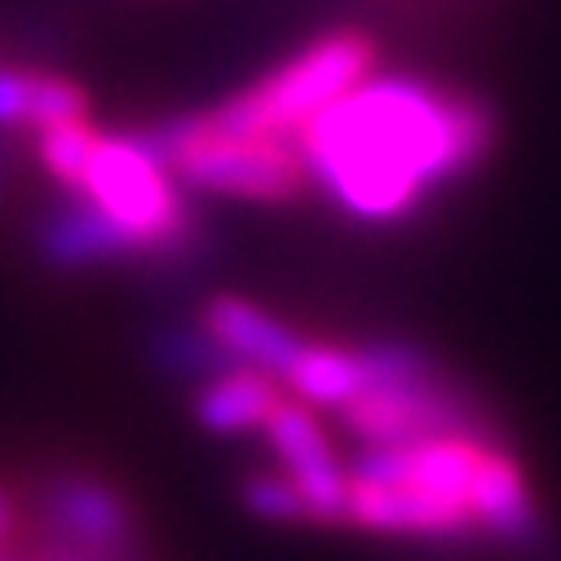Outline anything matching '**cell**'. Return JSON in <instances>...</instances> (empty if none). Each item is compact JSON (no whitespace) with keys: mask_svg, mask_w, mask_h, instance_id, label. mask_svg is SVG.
<instances>
[{"mask_svg":"<svg viewBox=\"0 0 561 561\" xmlns=\"http://www.w3.org/2000/svg\"><path fill=\"white\" fill-rule=\"evenodd\" d=\"M376 67V45L363 32H328L284 67H274L243 93H234L221 111H213L230 128L297 137L319 111L363 84Z\"/></svg>","mask_w":561,"mask_h":561,"instance_id":"cell-4","label":"cell"},{"mask_svg":"<svg viewBox=\"0 0 561 561\" xmlns=\"http://www.w3.org/2000/svg\"><path fill=\"white\" fill-rule=\"evenodd\" d=\"M45 522L89 548H102V552H151L147 548V535L137 526L128 500L93 478V473H80V469H58L49 482H45Z\"/></svg>","mask_w":561,"mask_h":561,"instance_id":"cell-6","label":"cell"},{"mask_svg":"<svg viewBox=\"0 0 561 561\" xmlns=\"http://www.w3.org/2000/svg\"><path fill=\"white\" fill-rule=\"evenodd\" d=\"M239 500H243V508L256 522H270V526H310L306 500H301L297 482L284 469H256V473H248L239 482Z\"/></svg>","mask_w":561,"mask_h":561,"instance_id":"cell-12","label":"cell"},{"mask_svg":"<svg viewBox=\"0 0 561 561\" xmlns=\"http://www.w3.org/2000/svg\"><path fill=\"white\" fill-rule=\"evenodd\" d=\"M204 332L226 354H234V363L261 367V371H270L278 380H284V371L306 350L301 332H293L288 323H278L274 314H265L261 306H252L243 297H213L204 306Z\"/></svg>","mask_w":561,"mask_h":561,"instance_id":"cell-7","label":"cell"},{"mask_svg":"<svg viewBox=\"0 0 561 561\" xmlns=\"http://www.w3.org/2000/svg\"><path fill=\"white\" fill-rule=\"evenodd\" d=\"M0 561H5V557H0Z\"/></svg>","mask_w":561,"mask_h":561,"instance_id":"cell-15","label":"cell"},{"mask_svg":"<svg viewBox=\"0 0 561 561\" xmlns=\"http://www.w3.org/2000/svg\"><path fill=\"white\" fill-rule=\"evenodd\" d=\"M284 380L261 371V367H226L221 376L204 380L195 393V420L217 438H243L261 434L270 411L284 398Z\"/></svg>","mask_w":561,"mask_h":561,"instance_id":"cell-8","label":"cell"},{"mask_svg":"<svg viewBox=\"0 0 561 561\" xmlns=\"http://www.w3.org/2000/svg\"><path fill=\"white\" fill-rule=\"evenodd\" d=\"M297 147L310 182L345 217L398 221L491 156L495 119L478 98L430 80L367 76L297 133Z\"/></svg>","mask_w":561,"mask_h":561,"instance_id":"cell-1","label":"cell"},{"mask_svg":"<svg viewBox=\"0 0 561 561\" xmlns=\"http://www.w3.org/2000/svg\"><path fill=\"white\" fill-rule=\"evenodd\" d=\"M41 248L54 265H67V270H80V265H93V261H111V256H133L137 248L98 213L89 208L84 199L58 208L49 221H45V234H41Z\"/></svg>","mask_w":561,"mask_h":561,"instance_id":"cell-11","label":"cell"},{"mask_svg":"<svg viewBox=\"0 0 561 561\" xmlns=\"http://www.w3.org/2000/svg\"><path fill=\"white\" fill-rule=\"evenodd\" d=\"M71 119H89V93L62 76H45V71H14L0 67V128H54V124H71Z\"/></svg>","mask_w":561,"mask_h":561,"instance_id":"cell-9","label":"cell"},{"mask_svg":"<svg viewBox=\"0 0 561 561\" xmlns=\"http://www.w3.org/2000/svg\"><path fill=\"white\" fill-rule=\"evenodd\" d=\"M284 389L310 407H332L341 411L350 398H358L363 389H371V371L363 358V345L345 350V345H319L306 341L301 358L284 371Z\"/></svg>","mask_w":561,"mask_h":561,"instance_id":"cell-10","label":"cell"},{"mask_svg":"<svg viewBox=\"0 0 561 561\" xmlns=\"http://www.w3.org/2000/svg\"><path fill=\"white\" fill-rule=\"evenodd\" d=\"M261 434L278 469L297 482L310 526H350V473L336 460V447L323 430V420L314 415V407L284 393Z\"/></svg>","mask_w":561,"mask_h":561,"instance_id":"cell-5","label":"cell"},{"mask_svg":"<svg viewBox=\"0 0 561 561\" xmlns=\"http://www.w3.org/2000/svg\"><path fill=\"white\" fill-rule=\"evenodd\" d=\"M76 199L98 208L137 252H178L191 243V208L156 137L98 133Z\"/></svg>","mask_w":561,"mask_h":561,"instance_id":"cell-3","label":"cell"},{"mask_svg":"<svg viewBox=\"0 0 561 561\" xmlns=\"http://www.w3.org/2000/svg\"><path fill=\"white\" fill-rule=\"evenodd\" d=\"M5 561H10V557H5ZM27 561H32V557H27Z\"/></svg>","mask_w":561,"mask_h":561,"instance_id":"cell-14","label":"cell"},{"mask_svg":"<svg viewBox=\"0 0 561 561\" xmlns=\"http://www.w3.org/2000/svg\"><path fill=\"white\" fill-rule=\"evenodd\" d=\"M151 137L164 151L169 169L178 173V182H186L195 191L256 199V204H284V199L301 195V186L310 182L297 137L230 128L213 111L169 119Z\"/></svg>","mask_w":561,"mask_h":561,"instance_id":"cell-2","label":"cell"},{"mask_svg":"<svg viewBox=\"0 0 561 561\" xmlns=\"http://www.w3.org/2000/svg\"><path fill=\"white\" fill-rule=\"evenodd\" d=\"M14 517H19V508H14V500L0 491V543H5L10 535H14Z\"/></svg>","mask_w":561,"mask_h":561,"instance_id":"cell-13","label":"cell"}]
</instances>
